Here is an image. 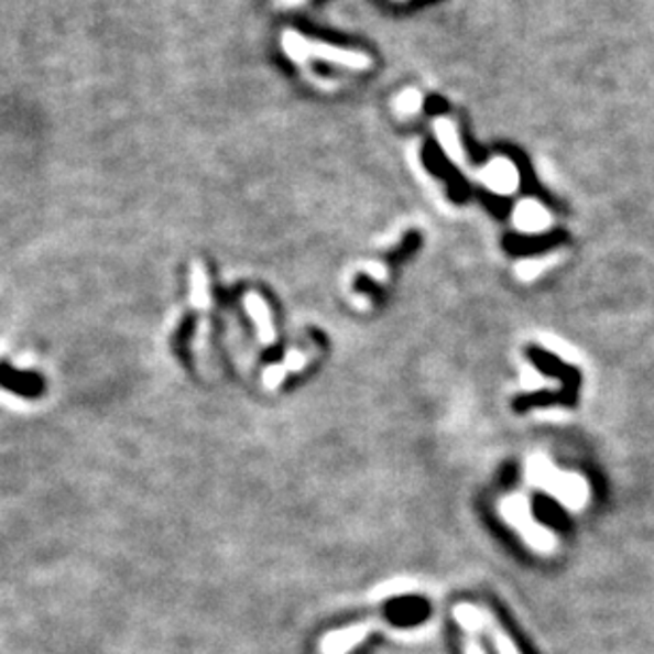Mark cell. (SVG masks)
I'll return each mask as SVG.
<instances>
[{"mask_svg":"<svg viewBox=\"0 0 654 654\" xmlns=\"http://www.w3.org/2000/svg\"><path fill=\"white\" fill-rule=\"evenodd\" d=\"M283 50H285V54L290 58L296 59V62L317 58L338 64V66L357 68V70L370 66V58L366 54L342 50V47L327 45V43H319V41H310V39L302 36L299 32H294V30H287L283 34Z\"/></svg>","mask_w":654,"mask_h":654,"instance_id":"1","label":"cell"},{"mask_svg":"<svg viewBox=\"0 0 654 654\" xmlns=\"http://www.w3.org/2000/svg\"><path fill=\"white\" fill-rule=\"evenodd\" d=\"M480 181L495 194H510L512 189H516L519 185V171L516 166H512L504 157H498L493 162H489L482 173H480Z\"/></svg>","mask_w":654,"mask_h":654,"instance_id":"2","label":"cell"},{"mask_svg":"<svg viewBox=\"0 0 654 654\" xmlns=\"http://www.w3.org/2000/svg\"><path fill=\"white\" fill-rule=\"evenodd\" d=\"M372 629L374 624L366 623L334 631L321 642V651L324 654H347L351 648H356L359 642H363Z\"/></svg>","mask_w":654,"mask_h":654,"instance_id":"3","label":"cell"},{"mask_svg":"<svg viewBox=\"0 0 654 654\" xmlns=\"http://www.w3.org/2000/svg\"><path fill=\"white\" fill-rule=\"evenodd\" d=\"M244 308H247L249 317L255 324L260 342L262 345H272L276 340V329H274V324H272V313L268 308L266 299L251 292V294L244 296Z\"/></svg>","mask_w":654,"mask_h":654,"instance_id":"4","label":"cell"},{"mask_svg":"<svg viewBox=\"0 0 654 654\" xmlns=\"http://www.w3.org/2000/svg\"><path fill=\"white\" fill-rule=\"evenodd\" d=\"M514 221L525 232H537V230H544L548 226V212L539 207L537 203L527 200V203H521L516 208Z\"/></svg>","mask_w":654,"mask_h":654,"instance_id":"5","label":"cell"},{"mask_svg":"<svg viewBox=\"0 0 654 654\" xmlns=\"http://www.w3.org/2000/svg\"><path fill=\"white\" fill-rule=\"evenodd\" d=\"M189 302L192 306L205 310L210 306V285H208V274L205 266L200 262L192 264V272H189Z\"/></svg>","mask_w":654,"mask_h":654,"instance_id":"6","label":"cell"},{"mask_svg":"<svg viewBox=\"0 0 654 654\" xmlns=\"http://www.w3.org/2000/svg\"><path fill=\"white\" fill-rule=\"evenodd\" d=\"M427 612H429L427 603L425 601H418V599H415V601H397L389 610L391 619L402 624L416 623V621L425 619Z\"/></svg>","mask_w":654,"mask_h":654,"instance_id":"7","label":"cell"},{"mask_svg":"<svg viewBox=\"0 0 654 654\" xmlns=\"http://www.w3.org/2000/svg\"><path fill=\"white\" fill-rule=\"evenodd\" d=\"M436 134H438L440 143H443V149L450 155V160L461 164L464 162V149L459 145V137H457L455 126L450 121H446V119H438L436 121Z\"/></svg>","mask_w":654,"mask_h":654,"instance_id":"8","label":"cell"},{"mask_svg":"<svg viewBox=\"0 0 654 654\" xmlns=\"http://www.w3.org/2000/svg\"><path fill=\"white\" fill-rule=\"evenodd\" d=\"M484 610H480V608H476V606H470V603H461V606H457L455 608V619H457V623L461 624V626H466L468 631H480V629H484Z\"/></svg>","mask_w":654,"mask_h":654,"instance_id":"9","label":"cell"},{"mask_svg":"<svg viewBox=\"0 0 654 654\" xmlns=\"http://www.w3.org/2000/svg\"><path fill=\"white\" fill-rule=\"evenodd\" d=\"M484 629L489 631V635H491V642L495 644L498 653L521 654L519 653V648L514 646V642L508 637V633H505L504 629H502L500 624L495 623V621L491 619V614H484Z\"/></svg>","mask_w":654,"mask_h":654,"instance_id":"10","label":"cell"},{"mask_svg":"<svg viewBox=\"0 0 654 654\" xmlns=\"http://www.w3.org/2000/svg\"><path fill=\"white\" fill-rule=\"evenodd\" d=\"M395 107H397V113H400V116H404V118H413V116L418 113V109H421V94H418L416 89H406V91L397 98Z\"/></svg>","mask_w":654,"mask_h":654,"instance_id":"11","label":"cell"},{"mask_svg":"<svg viewBox=\"0 0 654 654\" xmlns=\"http://www.w3.org/2000/svg\"><path fill=\"white\" fill-rule=\"evenodd\" d=\"M285 377H287V370H285L283 363H272V366H268L266 370H264V374H262L264 385H266L268 389H276V386L285 381Z\"/></svg>","mask_w":654,"mask_h":654,"instance_id":"12","label":"cell"},{"mask_svg":"<svg viewBox=\"0 0 654 654\" xmlns=\"http://www.w3.org/2000/svg\"><path fill=\"white\" fill-rule=\"evenodd\" d=\"M287 372H299L306 366V356L302 351H290L283 361Z\"/></svg>","mask_w":654,"mask_h":654,"instance_id":"13","label":"cell"},{"mask_svg":"<svg viewBox=\"0 0 654 654\" xmlns=\"http://www.w3.org/2000/svg\"><path fill=\"white\" fill-rule=\"evenodd\" d=\"M366 270H368V272H372V274H374V279H377V281H385V276H386V272H385V266H381V264H379V262H370V264H366Z\"/></svg>","mask_w":654,"mask_h":654,"instance_id":"14","label":"cell"},{"mask_svg":"<svg viewBox=\"0 0 654 654\" xmlns=\"http://www.w3.org/2000/svg\"><path fill=\"white\" fill-rule=\"evenodd\" d=\"M468 654H482V648L476 644L475 640L468 642Z\"/></svg>","mask_w":654,"mask_h":654,"instance_id":"15","label":"cell"},{"mask_svg":"<svg viewBox=\"0 0 654 654\" xmlns=\"http://www.w3.org/2000/svg\"><path fill=\"white\" fill-rule=\"evenodd\" d=\"M287 4H297V2H304V0H285Z\"/></svg>","mask_w":654,"mask_h":654,"instance_id":"16","label":"cell"}]
</instances>
